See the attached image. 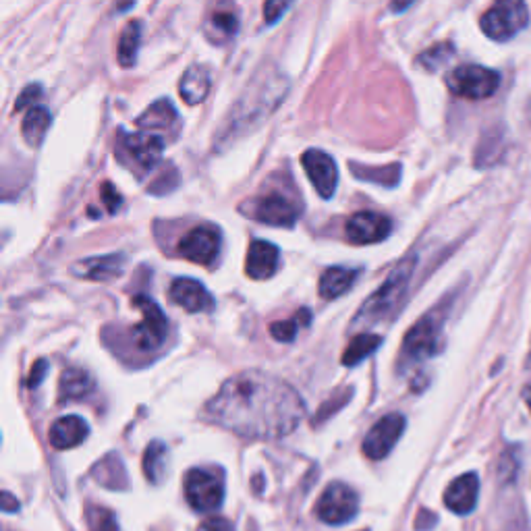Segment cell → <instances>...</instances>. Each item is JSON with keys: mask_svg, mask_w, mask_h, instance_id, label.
<instances>
[{"mask_svg": "<svg viewBox=\"0 0 531 531\" xmlns=\"http://www.w3.org/2000/svg\"><path fill=\"white\" fill-rule=\"evenodd\" d=\"M214 424L237 436L276 440L291 434L305 415V403L285 380L260 370L235 374L206 405Z\"/></svg>", "mask_w": 531, "mask_h": 531, "instance_id": "1", "label": "cell"}, {"mask_svg": "<svg viewBox=\"0 0 531 531\" xmlns=\"http://www.w3.org/2000/svg\"><path fill=\"white\" fill-rule=\"evenodd\" d=\"M413 270H415V256H407L405 260H401L397 268L388 274L382 287L361 305L355 324H376L384 320L388 314H393L401 299L405 297Z\"/></svg>", "mask_w": 531, "mask_h": 531, "instance_id": "2", "label": "cell"}, {"mask_svg": "<svg viewBox=\"0 0 531 531\" xmlns=\"http://www.w3.org/2000/svg\"><path fill=\"white\" fill-rule=\"evenodd\" d=\"M442 326H444V314L440 310H434L409 328L397 361V366H401V372L422 366V363H426L440 351Z\"/></svg>", "mask_w": 531, "mask_h": 531, "instance_id": "3", "label": "cell"}, {"mask_svg": "<svg viewBox=\"0 0 531 531\" xmlns=\"http://www.w3.org/2000/svg\"><path fill=\"white\" fill-rule=\"evenodd\" d=\"M185 498L193 511L212 513L225 500V478L214 469H191L185 478Z\"/></svg>", "mask_w": 531, "mask_h": 531, "instance_id": "4", "label": "cell"}, {"mask_svg": "<svg viewBox=\"0 0 531 531\" xmlns=\"http://www.w3.org/2000/svg\"><path fill=\"white\" fill-rule=\"evenodd\" d=\"M529 21V11L519 0H505L490 7L480 21L482 32L494 42H507L515 38Z\"/></svg>", "mask_w": 531, "mask_h": 531, "instance_id": "5", "label": "cell"}, {"mask_svg": "<svg viewBox=\"0 0 531 531\" xmlns=\"http://www.w3.org/2000/svg\"><path fill=\"white\" fill-rule=\"evenodd\" d=\"M446 86L459 98L486 100L498 90L500 75L482 65H463L446 75Z\"/></svg>", "mask_w": 531, "mask_h": 531, "instance_id": "6", "label": "cell"}, {"mask_svg": "<svg viewBox=\"0 0 531 531\" xmlns=\"http://www.w3.org/2000/svg\"><path fill=\"white\" fill-rule=\"evenodd\" d=\"M133 305L142 312V322L133 326V343L139 351H156L166 341L169 334V320L162 314L160 307L146 295L133 297Z\"/></svg>", "mask_w": 531, "mask_h": 531, "instance_id": "7", "label": "cell"}, {"mask_svg": "<svg viewBox=\"0 0 531 531\" xmlns=\"http://www.w3.org/2000/svg\"><path fill=\"white\" fill-rule=\"evenodd\" d=\"M359 513V496L353 488H349L343 482L330 484L316 507V515L320 521L328 525H345L353 521Z\"/></svg>", "mask_w": 531, "mask_h": 531, "instance_id": "8", "label": "cell"}, {"mask_svg": "<svg viewBox=\"0 0 531 531\" xmlns=\"http://www.w3.org/2000/svg\"><path fill=\"white\" fill-rule=\"evenodd\" d=\"M243 212H247L251 218L262 222V225H270V227H293L297 218H299V208L285 198L283 193H266L262 198H256L254 202H249L247 206L241 208Z\"/></svg>", "mask_w": 531, "mask_h": 531, "instance_id": "9", "label": "cell"}, {"mask_svg": "<svg viewBox=\"0 0 531 531\" xmlns=\"http://www.w3.org/2000/svg\"><path fill=\"white\" fill-rule=\"evenodd\" d=\"M222 233L214 225H200L191 229L179 243V254L200 266H212L220 254Z\"/></svg>", "mask_w": 531, "mask_h": 531, "instance_id": "10", "label": "cell"}, {"mask_svg": "<svg viewBox=\"0 0 531 531\" xmlns=\"http://www.w3.org/2000/svg\"><path fill=\"white\" fill-rule=\"evenodd\" d=\"M405 417L401 413H388L372 426L366 440H363V455L370 457L372 461H380L388 457V453L395 449V444L405 432Z\"/></svg>", "mask_w": 531, "mask_h": 531, "instance_id": "11", "label": "cell"}, {"mask_svg": "<svg viewBox=\"0 0 531 531\" xmlns=\"http://www.w3.org/2000/svg\"><path fill=\"white\" fill-rule=\"evenodd\" d=\"M393 231V220L378 212H355L347 222V239L353 245H372L386 239Z\"/></svg>", "mask_w": 531, "mask_h": 531, "instance_id": "12", "label": "cell"}, {"mask_svg": "<svg viewBox=\"0 0 531 531\" xmlns=\"http://www.w3.org/2000/svg\"><path fill=\"white\" fill-rule=\"evenodd\" d=\"M301 162H303L305 175L310 177L314 189L322 195L324 200H330L334 191H337V183H339L337 162H334L332 156H328L322 150H307L301 156Z\"/></svg>", "mask_w": 531, "mask_h": 531, "instance_id": "13", "label": "cell"}, {"mask_svg": "<svg viewBox=\"0 0 531 531\" xmlns=\"http://www.w3.org/2000/svg\"><path fill=\"white\" fill-rule=\"evenodd\" d=\"M169 295L173 303L183 307L189 314H204L214 307L210 291L200 281H195V278H175Z\"/></svg>", "mask_w": 531, "mask_h": 531, "instance_id": "14", "label": "cell"}, {"mask_svg": "<svg viewBox=\"0 0 531 531\" xmlns=\"http://www.w3.org/2000/svg\"><path fill=\"white\" fill-rule=\"evenodd\" d=\"M278 262H281V251L270 241L256 239L251 241L247 249V260H245V272L254 281H266L272 278L278 270Z\"/></svg>", "mask_w": 531, "mask_h": 531, "instance_id": "15", "label": "cell"}, {"mask_svg": "<svg viewBox=\"0 0 531 531\" xmlns=\"http://www.w3.org/2000/svg\"><path fill=\"white\" fill-rule=\"evenodd\" d=\"M480 478L475 473H463L444 492V505L457 515H469L478 505Z\"/></svg>", "mask_w": 531, "mask_h": 531, "instance_id": "16", "label": "cell"}, {"mask_svg": "<svg viewBox=\"0 0 531 531\" xmlns=\"http://www.w3.org/2000/svg\"><path fill=\"white\" fill-rule=\"evenodd\" d=\"M90 428L86 424V419H81L79 415H65L59 417L57 422L50 426L48 432V440L50 446L57 451H67V449H75L83 440L88 438Z\"/></svg>", "mask_w": 531, "mask_h": 531, "instance_id": "17", "label": "cell"}, {"mask_svg": "<svg viewBox=\"0 0 531 531\" xmlns=\"http://www.w3.org/2000/svg\"><path fill=\"white\" fill-rule=\"evenodd\" d=\"M125 150L137 166L152 169L164 154V139L154 133H131L125 137Z\"/></svg>", "mask_w": 531, "mask_h": 531, "instance_id": "18", "label": "cell"}, {"mask_svg": "<svg viewBox=\"0 0 531 531\" xmlns=\"http://www.w3.org/2000/svg\"><path fill=\"white\" fill-rule=\"evenodd\" d=\"M125 270V256L123 254H110V256H100V258H90L77 262L73 266V272L81 278H88V281H115Z\"/></svg>", "mask_w": 531, "mask_h": 531, "instance_id": "19", "label": "cell"}, {"mask_svg": "<svg viewBox=\"0 0 531 531\" xmlns=\"http://www.w3.org/2000/svg\"><path fill=\"white\" fill-rule=\"evenodd\" d=\"M357 276H359V270L343 268V266H332L324 270V274L320 276V297L328 301L339 299L353 287Z\"/></svg>", "mask_w": 531, "mask_h": 531, "instance_id": "20", "label": "cell"}, {"mask_svg": "<svg viewBox=\"0 0 531 531\" xmlns=\"http://www.w3.org/2000/svg\"><path fill=\"white\" fill-rule=\"evenodd\" d=\"M210 71L202 65H193L181 77L179 92L187 104H200L210 92Z\"/></svg>", "mask_w": 531, "mask_h": 531, "instance_id": "21", "label": "cell"}, {"mask_svg": "<svg viewBox=\"0 0 531 531\" xmlns=\"http://www.w3.org/2000/svg\"><path fill=\"white\" fill-rule=\"evenodd\" d=\"M92 475L100 486H106L110 490L127 488V471L119 455H108L106 459L96 463Z\"/></svg>", "mask_w": 531, "mask_h": 531, "instance_id": "22", "label": "cell"}, {"mask_svg": "<svg viewBox=\"0 0 531 531\" xmlns=\"http://www.w3.org/2000/svg\"><path fill=\"white\" fill-rule=\"evenodd\" d=\"M239 30V17L233 11H216L208 17L204 32L212 44L229 42Z\"/></svg>", "mask_w": 531, "mask_h": 531, "instance_id": "23", "label": "cell"}, {"mask_svg": "<svg viewBox=\"0 0 531 531\" xmlns=\"http://www.w3.org/2000/svg\"><path fill=\"white\" fill-rule=\"evenodd\" d=\"M94 388V378L81 368H67L61 374V382H59V395L61 399H83L86 395L92 393Z\"/></svg>", "mask_w": 531, "mask_h": 531, "instance_id": "24", "label": "cell"}, {"mask_svg": "<svg viewBox=\"0 0 531 531\" xmlns=\"http://www.w3.org/2000/svg\"><path fill=\"white\" fill-rule=\"evenodd\" d=\"M50 121H52L50 113H48V108H44V106H34V108L27 110V115H25L23 125H21V133H23L25 142L38 148L44 142Z\"/></svg>", "mask_w": 531, "mask_h": 531, "instance_id": "25", "label": "cell"}, {"mask_svg": "<svg viewBox=\"0 0 531 531\" xmlns=\"http://www.w3.org/2000/svg\"><path fill=\"white\" fill-rule=\"evenodd\" d=\"M177 108L169 100H158L148 110H144L142 117L137 119V127L142 129H169L177 121Z\"/></svg>", "mask_w": 531, "mask_h": 531, "instance_id": "26", "label": "cell"}, {"mask_svg": "<svg viewBox=\"0 0 531 531\" xmlns=\"http://www.w3.org/2000/svg\"><path fill=\"white\" fill-rule=\"evenodd\" d=\"M380 343H382V337H378V334H372V332L357 334V337H353V341L349 343V347L343 353V366H347V368L357 366L359 361L372 355L380 347Z\"/></svg>", "mask_w": 531, "mask_h": 531, "instance_id": "27", "label": "cell"}, {"mask_svg": "<svg viewBox=\"0 0 531 531\" xmlns=\"http://www.w3.org/2000/svg\"><path fill=\"white\" fill-rule=\"evenodd\" d=\"M139 44H142V23L129 21L119 38V63L121 67H133L137 61Z\"/></svg>", "mask_w": 531, "mask_h": 531, "instance_id": "28", "label": "cell"}, {"mask_svg": "<svg viewBox=\"0 0 531 531\" xmlns=\"http://www.w3.org/2000/svg\"><path fill=\"white\" fill-rule=\"evenodd\" d=\"M164 463H166V446L162 442L148 444L144 453V473L152 484H160L164 475Z\"/></svg>", "mask_w": 531, "mask_h": 531, "instance_id": "29", "label": "cell"}, {"mask_svg": "<svg viewBox=\"0 0 531 531\" xmlns=\"http://www.w3.org/2000/svg\"><path fill=\"white\" fill-rule=\"evenodd\" d=\"M305 324H310V310H301L299 314H295L293 320H283V322H274L270 326V334L276 339V341H281V343H291L295 337H297V332L301 326Z\"/></svg>", "mask_w": 531, "mask_h": 531, "instance_id": "30", "label": "cell"}, {"mask_svg": "<svg viewBox=\"0 0 531 531\" xmlns=\"http://www.w3.org/2000/svg\"><path fill=\"white\" fill-rule=\"evenodd\" d=\"M353 173H355V177L366 179L370 183L393 187V185H397V181L401 177V166L399 164H388V166H384V169L372 171V169H359V166L353 164Z\"/></svg>", "mask_w": 531, "mask_h": 531, "instance_id": "31", "label": "cell"}, {"mask_svg": "<svg viewBox=\"0 0 531 531\" xmlns=\"http://www.w3.org/2000/svg\"><path fill=\"white\" fill-rule=\"evenodd\" d=\"M453 44H436L434 48H430L428 52H424L422 57H419V63H422L426 69L434 71L438 69L440 65H444L446 61H449L453 57Z\"/></svg>", "mask_w": 531, "mask_h": 531, "instance_id": "32", "label": "cell"}, {"mask_svg": "<svg viewBox=\"0 0 531 531\" xmlns=\"http://www.w3.org/2000/svg\"><path fill=\"white\" fill-rule=\"evenodd\" d=\"M88 525L90 531H119L115 515L102 507H94L88 511Z\"/></svg>", "mask_w": 531, "mask_h": 531, "instance_id": "33", "label": "cell"}, {"mask_svg": "<svg viewBox=\"0 0 531 531\" xmlns=\"http://www.w3.org/2000/svg\"><path fill=\"white\" fill-rule=\"evenodd\" d=\"M102 200H104L106 210L110 214H115L121 208V193L113 185H110L108 181L102 185Z\"/></svg>", "mask_w": 531, "mask_h": 531, "instance_id": "34", "label": "cell"}, {"mask_svg": "<svg viewBox=\"0 0 531 531\" xmlns=\"http://www.w3.org/2000/svg\"><path fill=\"white\" fill-rule=\"evenodd\" d=\"M42 96V88L40 86H30V88H25L23 90V94L17 98V102H15V110H21V108H25L27 104H32L34 100H38Z\"/></svg>", "mask_w": 531, "mask_h": 531, "instance_id": "35", "label": "cell"}, {"mask_svg": "<svg viewBox=\"0 0 531 531\" xmlns=\"http://www.w3.org/2000/svg\"><path fill=\"white\" fill-rule=\"evenodd\" d=\"M198 531H235V527L227 519H208L200 525Z\"/></svg>", "mask_w": 531, "mask_h": 531, "instance_id": "36", "label": "cell"}, {"mask_svg": "<svg viewBox=\"0 0 531 531\" xmlns=\"http://www.w3.org/2000/svg\"><path fill=\"white\" fill-rule=\"evenodd\" d=\"M46 370H48V366H46V361H44V359L36 361V366H34L30 378H27V386H34V388L40 386V382H42L44 376H46Z\"/></svg>", "mask_w": 531, "mask_h": 531, "instance_id": "37", "label": "cell"}, {"mask_svg": "<svg viewBox=\"0 0 531 531\" xmlns=\"http://www.w3.org/2000/svg\"><path fill=\"white\" fill-rule=\"evenodd\" d=\"M287 9H289V5H285V3H268V5L264 7L266 21H268V23H274V21H278V17H281V15H283Z\"/></svg>", "mask_w": 531, "mask_h": 531, "instance_id": "38", "label": "cell"}, {"mask_svg": "<svg viewBox=\"0 0 531 531\" xmlns=\"http://www.w3.org/2000/svg\"><path fill=\"white\" fill-rule=\"evenodd\" d=\"M3 509H5L7 513H13V511L19 509V502H17L9 492H3Z\"/></svg>", "mask_w": 531, "mask_h": 531, "instance_id": "39", "label": "cell"}, {"mask_svg": "<svg viewBox=\"0 0 531 531\" xmlns=\"http://www.w3.org/2000/svg\"><path fill=\"white\" fill-rule=\"evenodd\" d=\"M523 399H525V403H527V407H529V411H531V386H527V388L523 390Z\"/></svg>", "mask_w": 531, "mask_h": 531, "instance_id": "40", "label": "cell"}]
</instances>
